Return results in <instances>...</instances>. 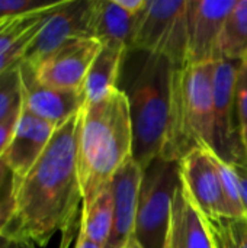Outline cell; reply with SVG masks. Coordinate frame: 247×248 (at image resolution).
<instances>
[{
  "mask_svg": "<svg viewBox=\"0 0 247 248\" xmlns=\"http://www.w3.org/2000/svg\"><path fill=\"white\" fill-rule=\"evenodd\" d=\"M76 248H102L99 244H96L93 240H90L86 232L83 231V228L79 225V234H77V243Z\"/></svg>",
  "mask_w": 247,
  "mask_h": 248,
  "instance_id": "cell-30",
  "label": "cell"
},
{
  "mask_svg": "<svg viewBox=\"0 0 247 248\" xmlns=\"http://www.w3.org/2000/svg\"><path fill=\"white\" fill-rule=\"evenodd\" d=\"M17 65L0 76V121L20 103V80Z\"/></svg>",
  "mask_w": 247,
  "mask_h": 248,
  "instance_id": "cell-23",
  "label": "cell"
},
{
  "mask_svg": "<svg viewBox=\"0 0 247 248\" xmlns=\"http://www.w3.org/2000/svg\"><path fill=\"white\" fill-rule=\"evenodd\" d=\"M213 160L217 166L220 180L223 185L227 208H229V218H245L242 198H240V183L239 176L234 166L226 160H223L214 150H211Z\"/></svg>",
  "mask_w": 247,
  "mask_h": 248,
  "instance_id": "cell-21",
  "label": "cell"
},
{
  "mask_svg": "<svg viewBox=\"0 0 247 248\" xmlns=\"http://www.w3.org/2000/svg\"><path fill=\"white\" fill-rule=\"evenodd\" d=\"M127 49L128 46L121 42H102L100 51L93 60L82 87L84 103L99 102L118 87L119 67Z\"/></svg>",
  "mask_w": 247,
  "mask_h": 248,
  "instance_id": "cell-16",
  "label": "cell"
},
{
  "mask_svg": "<svg viewBox=\"0 0 247 248\" xmlns=\"http://www.w3.org/2000/svg\"><path fill=\"white\" fill-rule=\"evenodd\" d=\"M242 61H215L214 68V129L215 153L226 161L245 163L236 106V83Z\"/></svg>",
  "mask_w": 247,
  "mask_h": 248,
  "instance_id": "cell-8",
  "label": "cell"
},
{
  "mask_svg": "<svg viewBox=\"0 0 247 248\" xmlns=\"http://www.w3.org/2000/svg\"><path fill=\"white\" fill-rule=\"evenodd\" d=\"M114 218V192L112 183L105 187L92 203L82 208L80 214V227L86 232V235L93 240L96 244L105 248Z\"/></svg>",
  "mask_w": 247,
  "mask_h": 248,
  "instance_id": "cell-18",
  "label": "cell"
},
{
  "mask_svg": "<svg viewBox=\"0 0 247 248\" xmlns=\"http://www.w3.org/2000/svg\"><path fill=\"white\" fill-rule=\"evenodd\" d=\"M102 44L92 36L76 38L41 61L35 68L41 83L57 89L82 90L87 71Z\"/></svg>",
  "mask_w": 247,
  "mask_h": 248,
  "instance_id": "cell-11",
  "label": "cell"
},
{
  "mask_svg": "<svg viewBox=\"0 0 247 248\" xmlns=\"http://www.w3.org/2000/svg\"><path fill=\"white\" fill-rule=\"evenodd\" d=\"M245 164H246V166H247V163H245Z\"/></svg>",
  "mask_w": 247,
  "mask_h": 248,
  "instance_id": "cell-36",
  "label": "cell"
},
{
  "mask_svg": "<svg viewBox=\"0 0 247 248\" xmlns=\"http://www.w3.org/2000/svg\"><path fill=\"white\" fill-rule=\"evenodd\" d=\"M236 106H237V124L239 134L247 163V67L242 62L236 83Z\"/></svg>",
  "mask_w": 247,
  "mask_h": 248,
  "instance_id": "cell-25",
  "label": "cell"
},
{
  "mask_svg": "<svg viewBox=\"0 0 247 248\" xmlns=\"http://www.w3.org/2000/svg\"><path fill=\"white\" fill-rule=\"evenodd\" d=\"M181 186V163L162 157L143 170L134 238L143 248H166L172 208Z\"/></svg>",
  "mask_w": 247,
  "mask_h": 248,
  "instance_id": "cell-5",
  "label": "cell"
},
{
  "mask_svg": "<svg viewBox=\"0 0 247 248\" xmlns=\"http://www.w3.org/2000/svg\"><path fill=\"white\" fill-rule=\"evenodd\" d=\"M19 113H20V103L17 106H15L7 113V116L0 121V155L4 154V151L7 150V147L15 135Z\"/></svg>",
  "mask_w": 247,
  "mask_h": 248,
  "instance_id": "cell-26",
  "label": "cell"
},
{
  "mask_svg": "<svg viewBox=\"0 0 247 248\" xmlns=\"http://www.w3.org/2000/svg\"><path fill=\"white\" fill-rule=\"evenodd\" d=\"M7 174H10V170H9V167H7L6 158H4V155H0V187H1V185L4 183Z\"/></svg>",
  "mask_w": 247,
  "mask_h": 248,
  "instance_id": "cell-31",
  "label": "cell"
},
{
  "mask_svg": "<svg viewBox=\"0 0 247 248\" xmlns=\"http://www.w3.org/2000/svg\"><path fill=\"white\" fill-rule=\"evenodd\" d=\"M166 246L169 248H214L204 217L191 201L182 180L173 201Z\"/></svg>",
  "mask_w": 247,
  "mask_h": 248,
  "instance_id": "cell-15",
  "label": "cell"
},
{
  "mask_svg": "<svg viewBox=\"0 0 247 248\" xmlns=\"http://www.w3.org/2000/svg\"><path fill=\"white\" fill-rule=\"evenodd\" d=\"M247 55V0H237L229 13L218 44V61H243Z\"/></svg>",
  "mask_w": 247,
  "mask_h": 248,
  "instance_id": "cell-19",
  "label": "cell"
},
{
  "mask_svg": "<svg viewBox=\"0 0 247 248\" xmlns=\"http://www.w3.org/2000/svg\"><path fill=\"white\" fill-rule=\"evenodd\" d=\"M79 126L80 112L57 126L31 171L10 183L4 234L47 247L60 232V248L70 247L83 208L77 167Z\"/></svg>",
  "mask_w": 247,
  "mask_h": 248,
  "instance_id": "cell-1",
  "label": "cell"
},
{
  "mask_svg": "<svg viewBox=\"0 0 247 248\" xmlns=\"http://www.w3.org/2000/svg\"><path fill=\"white\" fill-rule=\"evenodd\" d=\"M178 68L165 57L147 55L127 92L132 122V160L141 170L163 153Z\"/></svg>",
  "mask_w": 247,
  "mask_h": 248,
  "instance_id": "cell-3",
  "label": "cell"
},
{
  "mask_svg": "<svg viewBox=\"0 0 247 248\" xmlns=\"http://www.w3.org/2000/svg\"><path fill=\"white\" fill-rule=\"evenodd\" d=\"M204 221L214 248H247V218L204 217Z\"/></svg>",
  "mask_w": 247,
  "mask_h": 248,
  "instance_id": "cell-20",
  "label": "cell"
},
{
  "mask_svg": "<svg viewBox=\"0 0 247 248\" xmlns=\"http://www.w3.org/2000/svg\"><path fill=\"white\" fill-rule=\"evenodd\" d=\"M143 170L131 158L115 174L112 180L114 218L105 248H125L135 232L138 192Z\"/></svg>",
  "mask_w": 247,
  "mask_h": 248,
  "instance_id": "cell-14",
  "label": "cell"
},
{
  "mask_svg": "<svg viewBox=\"0 0 247 248\" xmlns=\"http://www.w3.org/2000/svg\"><path fill=\"white\" fill-rule=\"evenodd\" d=\"M166 248H169V247H167V246H166Z\"/></svg>",
  "mask_w": 247,
  "mask_h": 248,
  "instance_id": "cell-35",
  "label": "cell"
},
{
  "mask_svg": "<svg viewBox=\"0 0 247 248\" xmlns=\"http://www.w3.org/2000/svg\"><path fill=\"white\" fill-rule=\"evenodd\" d=\"M141 15H130L121 9L115 0H95L90 33L102 42H121L128 48L132 45V39L138 26Z\"/></svg>",
  "mask_w": 247,
  "mask_h": 248,
  "instance_id": "cell-17",
  "label": "cell"
},
{
  "mask_svg": "<svg viewBox=\"0 0 247 248\" xmlns=\"http://www.w3.org/2000/svg\"><path fill=\"white\" fill-rule=\"evenodd\" d=\"M188 0H148L141 13L132 48L160 55L183 68L188 46Z\"/></svg>",
  "mask_w": 247,
  "mask_h": 248,
  "instance_id": "cell-6",
  "label": "cell"
},
{
  "mask_svg": "<svg viewBox=\"0 0 247 248\" xmlns=\"http://www.w3.org/2000/svg\"><path fill=\"white\" fill-rule=\"evenodd\" d=\"M17 70L22 105L54 126L63 125L84 106L82 90L57 89L41 83L36 77L35 68L23 60L19 62Z\"/></svg>",
  "mask_w": 247,
  "mask_h": 248,
  "instance_id": "cell-10",
  "label": "cell"
},
{
  "mask_svg": "<svg viewBox=\"0 0 247 248\" xmlns=\"http://www.w3.org/2000/svg\"><path fill=\"white\" fill-rule=\"evenodd\" d=\"M95 0H61L45 17L31 42L23 61L36 67L66 42L92 36L90 23Z\"/></svg>",
  "mask_w": 247,
  "mask_h": 248,
  "instance_id": "cell-7",
  "label": "cell"
},
{
  "mask_svg": "<svg viewBox=\"0 0 247 248\" xmlns=\"http://www.w3.org/2000/svg\"><path fill=\"white\" fill-rule=\"evenodd\" d=\"M181 180L204 217H229V208L211 150L195 148L181 160Z\"/></svg>",
  "mask_w": 247,
  "mask_h": 248,
  "instance_id": "cell-12",
  "label": "cell"
},
{
  "mask_svg": "<svg viewBox=\"0 0 247 248\" xmlns=\"http://www.w3.org/2000/svg\"><path fill=\"white\" fill-rule=\"evenodd\" d=\"M0 248H38L33 243L9 235L1 232L0 234Z\"/></svg>",
  "mask_w": 247,
  "mask_h": 248,
  "instance_id": "cell-28",
  "label": "cell"
},
{
  "mask_svg": "<svg viewBox=\"0 0 247 248\" xmlns=\"http://www.w3.org/2000/svg\"><path fill=\"white\" fill-rule=\"evenodd\" d=\"M125 248H143V247H141V246H140V243L132 237V238L128 241V244L125 246Z\"/></svg>",
  "mask_w": 247,
  "mask_h": 248,
  "instance_id": "cell-33",
  "label": "cell"
},
{
  "mask_svg": "<svg viewBox=\"0 0 247 248\" xmlns=\"http://www.w3.org/2000/svg\"><path fill=\"white\" fill-rule=\"evenodd\" d=\"M61 0H0V22L57 6Z\"/></svg>",
  "mask_w": 247,
  "mask_h": 248,
  "instance_id": "cell-24",
  "label": "cell"
},
{
  "mask_svg": "<svg viewBox=\"0 0 247 248\" xmlns=\"http://www.w3.org/2000/svg\"><path fill=\"white\" fill-rule=\"evenodd\" d=\"M60 4V3H58ZM57 4V6H58ZM55 7V6H54ZM51 7V9H54ZM51 9H45V10H38L16 19H10V20H3L0 22V58L6 54V51L25 33L28 32L31 28H33L39 20H42L47 13Z\"/></svg>",
  "mask_w": 247,
  "mask_h": 248,
  "instance_id": "cell-22",
  "label": "cell"
},
{
  "mask_svg": "<svg viewBox=\"0 0 247 248\" xmlns=\"http://www.w3.org/2000/svg\"><path fill=\"white\" fill-rule=\"evenodd\" d=\"M240 183V198H242V206L245 212V218H247V166L245 163H236L233 164Z\"/></svg>",
  "mask_w": 247,
  "mask_h": 248,
  "instance_id": "cell-27",
  "label": "cell"
},
{
  "mask_svg": "<svg viewBox=\"0 0 247 248\" xmlns=\"http://www.w3.org/2000/svg\"><path fill=\"white\" fill-rule=\"evenodd\" d=\"M132 158V122L127 93L112 90L80 110L77 167L83 206L108 187L118 170Z\"/></svg>",
  "mask_w": 247,
  "mask_h": 248,
  "instance_id": "cell-2",
  "label": "cell"
},
{
  "mask_svg": "<svg viewBox=\"0 0 247 248\" xmlns=\"http://www.w3.org/2000/svg\"><path fill=\"white\" fill-rule=\"evenodd\" d=\"M147 1L148 0H115V3L121 9H124L125 12H128L130 15H134V16L143 13V10L147 6Z\"/></svg>",
  "mask_w": 247,
  "mask_h": 248,
  "instance_id": "cell-29",
  "label": "cell"
},
{
  "mask_svg": "<svg viewBox=\"0 0 247 248\" xmlns=\"http://www.w3.org/2000/svg\"><path fill=\"white\" fill-rule=\"evenodd\" d=\"M7 218H9V211L0 209V234L6 230L7 225Z\"/></svg>",
  "mask_w": 247,
  "mask_h": 248,
  "instance_id": "cell-32",
  "label": "cell"
},
{
  "mask_svg": "<svg viewBox=\"0 0 247 248\" xmlns=\"http://www.w3.org/2000/svg\"><path fill=\"white\" fill-rule=\"evenodd\" d=\"M214 68L215 62H208L176 70L170 124L162 158L181 163L195 148L215 151Z\"/></svg>",
  "mask_w": 247,
  "mask_h": 248,
  "instance_id": "cell-4",
  "label": "cell"
},
{
  "mask_svg": "<svg viewBox=\"0 0 247 248\" xmlns=\"http://www.w3.org/2000/svg\"><path fill=\"white\" fill-rule=\"evenodd\" d=\"M237 0H188L186 65L218 61V44L224 22Z\"/></svg>",
  "mask_w": 247,
  "mask_h": 248,
  "instance_id": "cell-9",
  "label": "cell"
},
{
  "mask_svg": "<svg viewBox=\"0 0 247 248\" xmlns=\"http://www.w3.org/2000/svg\"><path fill=\"white\" fill-rule=\"evenodd\" d=\"M57 126L41 119L20 102V113L15 135L4 151L12 182L23 179L45 151Z\"/></svg>",
  "mask_w": 247,
  "mask_h": 248,
  "instance_id": "cell-13",
  "label": "cell"
},
{
  "mask_svg": "<svg viewBox=\"0 0 247 248\" xmlns=\"http://www.w3.org/2000/svg\"><path fill=\"white\" fill-rule=\"evenodd\" d=\"M242 62H243V64H245V65H246V67H247V55H246V57H245V60H243Z\"/></svg>",
  "mask_w": 247,
  "mask_h": 248,
  "instance_id": "cell-34",
  "label": "cell"
}]
</instances>
